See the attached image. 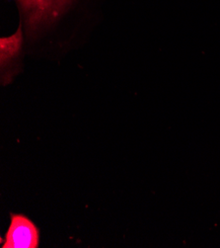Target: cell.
<instances>
[{
    "instance_id": "obj_3",
    "label": "cell",
    "mask_w": 220,
    "mask_h": 248,
    "mask_svg": "<svg viewBox=\"0 0 220 248\" xmlns=\"http://www.w3.org/2000/svg\"><path fill=\"white\" fill-rule=\"evenodd\" d=\"M22 46V26L12 36L0 39V64H1V82L3 85L9 84L16 76V65H18L17 63L21 57Z\"/></svg>"
},
{
    "instance_id": "obj_1",
    "label": "cell",
    "mask_w": 220,
    "mask_h": 248,
    "mask_svg": "<svg viewBox=\"0 0 220 248\" xmlns=\"http://www.w3.org/2000/svg\"><path fill=\"white\" fill-rule=\"evenodd\" d=\"M71 0H18L25 17L28 36L55 22L65 10Z\"/></svg>"
},
{
    "instance_id": "obj_2",
    "label": "cell",
    "mask_w": 220,
    "mask_h": 248,
    "mask_svg": "<svg viewBox=\"0 0 220 248\" xmlns=\"http://www.w3.org/2000/svg\"><path fill=\"white\" fill-rule=\"evenodd\" d=\"M39 245L40 230L35 222L25 215L11 214L1 248H38Z\"/></svg>"
}]
</instances>
